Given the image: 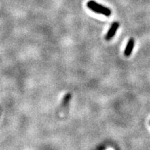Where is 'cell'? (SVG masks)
I'll return each mask as SVG.
<instances>
[{
    "instance_id": "6da1fadb",
    "label": "cell",
    "mask_w": 150,
    "mask_h": 150,
    "mask_svg": "<svg viewBox=\"0 0 150 150\" xmlns=\"http://www.w3.org/2000/svg\"><path fill=\"white\" fill-rule=\"evenodd\" d=\"M87 6L94 12L100 13V14L104 15L106 16H110L111 14V11L109 8L104 7L102 5L97 4V2H95V1H92V0L89 1L87 3Z\"/></svg>"
},
{
    "instance_id": "7a4b0ae2",
    "label": "cell",
    "mask_w": 150,
    "mask_h": 150,
    "mask_svg": "<svg viewBox=\"0 0 150 150\" xmlns=\"http://www.w3.org/2000/svg\"><path fill=\"white\" fill-rule=\"evenodd\" d=\"M119 26V24L118 22H115L113 23L112 25L111 26L110 29H109V31H108L107 35H106L105 39L107 40H110L112 39L113 37L115 34L117 30L118 29Z\"/></svg>"
},
{
    "instance_id": "3957f363",
    "label": "cell",
    "mask_w": 150,
    "mask_h": 150,
    "mask_svg": "<svg viewBox=\"0 0 150 150\" xmlns=\"http://www.w3.org/2000/svg\"><path fill=\"white\" fill-rule=\"evenodd\" d=\"M134 45H135V40L134 38H130L128 41L127 44H126V46L125 48V50H124V55L126 56H129L131 55V54L132 53L133 49L134 48Z\"/></svg>"
}]
</instances>
